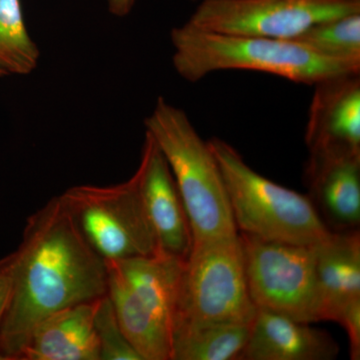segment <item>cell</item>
I'll use <instances>...</instances> for the list:
<instances>
[{"instance_id":"obj_1","label":"cell","mask_w":360,"mask_h":360,"mask_svg":"<svg viewBox=\"0 0 360 360\" xmlns=\"http://www.w3.org/2000/svg\"><path fill=\"white\" fill-rule=\"evenodd\" d=\"M13 288L0 326V354L18 360L33 328L53 312L106 295L105 262L85 239L61 196L28 217L7 255Z\"/></svg>"},{"instance_id":"obj_2","label":"cell","mask_w":360,"mask_h":360,"mask_svg":"<svg viewBox=\"0 0 360 360\" xmlns=\"http://www.w3.org/2000/svg\"><path fill=\"white\" fill-rule=\"evenodd\" d=\"M170 41L175 71L193 84L224 70L258 71L312 86L335 75L360 72L317 56L295 40L205 32L184 23L172 30Z\"/></svg>"},{"instance_id":"obj_3","label":"cell","mask_w":360,"mask_h":360,"mask_svg":"<svg viewBox=\"0 0 360 360\" xmlns=\"http://www.w3.org/2000/svg\"><path fill=\"white\" fill-rule=\"evenodd\" d=\"M144 125L174 175L191 222L193 245L238 233L219 162L188 115L160 97Z\"/></svg>"},{"instance_id":"obj_4","label":"cell","mask_w":360,"mask_h":360,"mask_svg":"<svg viewBox=\"0 0 360 360\" xmlns=\"http://www.w3.org/2000/svg\"><path fill=\"white\" fill-rule=\"evenodd\" d=\"M106 295L142 360H172V323L186 260L155 253L104 260Z\"/></svg>"},{"instance_id":"obj_5","label":"cell","mask_w":360,"mask_h":360,"mask_svg":"<svg viewBox=\"0 0 360 360\" xmlns=\"http://www.w3.org/2000/svg\"><path fill=\"white\" fill-rule=\"evenodd\" d=\"M224 176L236 227L255 238L314 246L330 236L309 196L257 174L222 139L208 141Z\"/></svg>"},{"instance_id":"obj_6","label":"cell","mask_w":360,"mask_h":360,"mask_svg":"<svg viewBox=\"0 0 360 360\" xmlns=\"http://www.w3.org/2000/svg\"><path fill=\"white\" fill-rule=\"evenodd\" d=\"M257 310L239 234L193 245L180 277L172 328L252 323Z\"/></svg>"},{"instance_id":"obj_7","label":"cell","mask_w":360,"mask_h":360,"mask_svg":"<svg viewBox=\"0 0 360 360\" xmlns=\"http://www.w3.org/2000/svg\"><path fill=\"white\" fill-rule=\"evenodd\" d=\"M60 196L87 243L104 260L158 253L134 175L113 186H72Z\"/></svg>"},{"instance_id":"obj_8","label":"cell","mask_w":360,"mask_h":360,"mask_svg":"<svg viewBox=\"0 0 360 360\" xmlns=\"http://www.w3.org/2000/svg\"><path fill=\"white\" fill-rule=\"evenodd\" d=\"M246 279L257 309L295 321H322L314 246L290 245L239 234Z\"/></svg>"},{"instance_id":"obj_9","label":"cell","mask_w":360,"mask_h":360,"mask_svg":"<svg viewBox=\"0 0 360 360\" xmlns=\"http://www.w3.org/2000/svg\"><path fill=\"white\" fill-rule=\"evenodd\" d=\"M360 13V0H202L187 25L205 32L293 40L321 21Z\"/></svg>"},{"instance_id":"obj_10","label":"cell","mask_w":360,"mask_h":360,"mask_svg":"<svg viewBox=\"0 0 360 360\" xmlns=\"http://www.w3.org/2000/svg\"><path fill=\"white\" fill-rule=\"evenodd\" d=\"M134 175L158 252L186 260L193 243L188 215L167 161L148 132Z\"/></svg>"},{"instance_id":"obj_11","label":"cell","mask_w":360,"mask_h":360,"mask_svg":"<svg viewBox=\"0 0 360 360\" xmlns=\"http://www.w3.org/2000/svg\"><path fill=\"white\" fill-rule=\"evenodd\" d=\"M309 198L328 231H357L360 224V153L310 150L305 167Z\"/></svg>"},{"instance_id":"obj_12","label":"cell","mask_w":360,"mask_h":360,"mask_svg":"<svg viewBox=\"0 0 360 360\" xmlns=\"http://www.w3.org/2000/svg\"><path fill=\"white\" fill-rule=\"evenodd\" d=\"M305 142L309 150L360 153V72H347L314 85Z\"/></svg>"},{"instance_id":"obj_13","label":"cell","mask_w":360,"mask_h":360,"mask_svg":"<svg viewBox=\"0 0 360 360\" xmlns=\"http://www.w3.org/2000/svg\"><path fill=\"white\" fill-rule=\"evenodd\" d=\"M338 354V345L326 331L257 309L239 360H331Z\"/></svg>"},{"instance_id":"obj_14","label":"cell","mask_w":360,"mask_h":360,"mask_svg":"<svg viewBox=\"0 0 360 360\" xmlns=\"http://www.w3.org/2000/svg\"><path fill=\"white\" fill-rule=\"evenodd\" d=\"M314 250L321 319L338 323L360 309L359 231L331 232Z\"/></svg>"},{"instance_id":"obj_15","label":"cell","mask_w":360,"mask_h":360,"mask_svg":"<svg viewBox=\"0 0 360 360\" xmlns=\"http://www.w3.org/2000/svg\"><path fill=\"white\" fill-rule=\"evenodd\" d=\"M97 300L70 305L42 319L18 360H99Z\"/></svg>"},{"instance_id":"obj_16","label":"cell","mask_w":360,"mask_h":360,"mask_svg":"<svg viewBox=\"0 0 360 360\" xmlns=\"http://www.w3.org/2000/svg\"><path fill=\"white\" fill-rule=\"evenodd\" d=\"M251 323L176 326L172 333V360H239Z\"/></svg>"},{"instance_id":"obj_17","label":"cell","mask_w":360,"mask_h":360,"mask_svg":"<svg viewBox=\"0 0 360 360\" xmlns=\"http://www.w3.org/2000/svg\"><path fill=\"white\" fill-rule=\"evenodd\" d=\"M293 40L317 56L360 70V13L321 21Z\"/></svg>"},{"instance_id":"obj_18","label":"cell","mask_w":360,"mask_h":360,"mask_svg":"<svg viewBox=\"0 0 360 360\" xmlns=\"http://www.w3.org/2000/svg\"><path fill=\"white\" fill-rule=\"evenodd\" d=\"M40 51L28 32L20 0H0V71L28 75L39 65Z\"/></svg>"},{"instance_id":"obj_19","label":"cell","mask_w":360,"mask_h":360,"mask_svg":"<svg viewBox=\"0 0 360 360\" xmlns=\"http://www.w3.org/2000/svg\"><path fill=\"white\" fill-rule=\"evenodd\" d=\"M94 328L99 345V360H142L130 345L108 295L97 300Z\"/></svg>"},{"instance_id":"obj_20","label":"cell","mask_w":360,"mask_h":360,"mask_svg":"<svg viewBox=\"0 0 360 360\" xmlns=\"http://www.w3.org/2000/svg\"><path fill=\"white\" fill-rule=\"evenodd\" d=\"M13 279H11V267L6 257L0 260V326L6 316L9 300H11Z\"/></svg>"},{"instance_id":"obj_21","label":"cell","mask_w":360,"mask_h":360,"mask_svg":"<svg viewBox=\"0 0 360 360\" xmlns=\"http://www.w3.org/2000/svg\"><path fill=\"white\" fill-rule=\"evenodd\" d=\"M136 0H108V11L113 15L123 18L130 13Z\"/></svg>"},{"instance_id":"obj_22","label":"cell","mask_w":360,"mask_h":360,"mask_svg":"<svg viewBox=\"0 0 360 360\" xmlns=\"http://www.w3.org/2000/svg\"><path fill=\"white\" fill-rule=\"evenodd\" d=\"M4 75H4V73L2 72V71H0V77H4Z\"/></svg>"}]
</instances>
